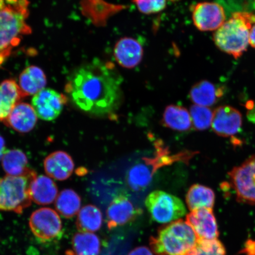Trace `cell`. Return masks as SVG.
I'll return each mask as SVG.
<instances>
[{"instance_id": "obj_1", "label": "cell", "mask_w": 255, "mask_h": 255, "mask_svg": "<svg viewBox=\"0 0 255 255\" xmlns=\"http://www.w3.org/2000/svg\"><path fill=\"white\" fill-rule=\"evenodd\" d=\"M123 82L113 63L95 59L73 73L66 92L81 110L106 116L113 113L120 104Z\"/></svg>"}, {"instance_id": "obj_2", "label": "cell", "mask_w": 255, "mask_h": 255, "mask_svg": "<svg viewBox=\"0 0 255 255\" xmlns=\"http://www.w3.org/2000/svg\"><path fill=\"white\" fill-rule=\"evenodd\" d=\"M28 14V0H9L0 9V66L23 37L31 33Z\"/></svg>"}, {"instance_id": "obj_3", "label": "cell", "mask_w": 255, "mask_h": 255, "mask_svg": "<svg viewBox=\"0 0 255 255\" xmlns=\"http://www.w3.org/2000/svg\"><path fill=\"white\" fill-rule=\"evenodd\" d=\"M255 14L236 12L213 34V41L219 49L238 59L248 49Z\"/></svg>"}, {"instance_id": "obj_4", "label": "cell", "mask_w": 255, "mask_h": 255, "mask_svg": "<svg viewBox=\"0 0 255 255\" xmlns=\"http://www.w3.org/2000/svg\"><path fill=\"white\" fill-rule=\"evenodd\" d=\"M199 238L187 222L177 220L158 231L150 239L152 250L157 255H184L196 246Z\"/></svg>"}, {"instance_id": "obj_5", "label": "cell", "mask_w": 255, "mask_h": 255, "mask_svg": "<svg viewBox=\"0 0 255 255\" xmlns=\"http://www.w3.org/2000/svg\"><path fill=\"white\" fill-rule=\"evenodd\" d=\"M37 175L31 170L20 176L7 175L0 178V210L23 213L31 204L30 187Z\"/></svg>"}, {"instance_id": "obj_6", "label": "cell", "mask_w": 255, "mask_h": 255, "mask_svg": "<svg viewBox=\"0 0 255 255\" xmlns=\"http://www.w3.org/2000/svg\"><path fill=\"white\" fill-rule=\"evenodd\" d=\"M145 205L153 221L159 223L176 221L186 213L182 201L162 191H154L149 194Z\"/></svg>"}, {"instance_id": "obj_7", "label": "cell", "mask_w": 255, "mask_h": 255, "mask_svg": "<svg viewBox=\"0 0 255 255\" xmlns=\"http://www.w3.org/2000/svg\"><path fill=\"white\" fill-rule=\"evenodd\" d=\"M238 202L255 206V155L229 173Z\"/></svg>"}, {"instance_id": "obj_8", "label": "cell", "mask_w": 255, "mask_h": 255, "mask_svg": "<svg viewBox=\"0 0 255 255\" xmlns=\"http://www.w3.org/2000/svg\"><path fill=\"white\" fill-rule=\"evenodd\" d=\"M29 226L35 237L44 241L53 240L62 235L61 219L52 209L41 208L32 213Z\"/></svg>"}, {"instance_id": "obj_9", "label": "cell", "mask_w": 255, "mask_h": 255, "mask_svg": "<svg viewBox=\"0 0 255 255\" xmlns=\"http://www.w3.org/2000/svg\"><path fill=\"white\" fill-rule=\"evenodd\" d=\"M191 11L193 23L200 31L217 30L226 20L225 9L219 3L199 2L193 6Z\"/></svg>"}, {"instance_id": "obj_10", "label": "cell", "mask_w": 255, "mask_h": 255, "mask_svg": "<svg viewBox=\"0 0 255 255\" xmlns=\"http://www.w3.org/2000/svg\"><path fill=\"white\" fill-rule=\"evenodd\" d=\"M65 95L51 89H44L35 95L32 100V107L39 119L52 121L57 119L66 104Z\"/></svg>"}, {"instance_id": "obj_11", "label": "cell", "mask_w": 255, "mask_h": 255, "mask_svg": "<svg viewBox=\"0 0 255 255\" xmlns=\"http://www.w3.org/2000/svg\"><path fill=\"white\" fill-rule=\"evenodd\" d=\"M242 126V114L234 107L225 105L219 107L213 112L212 128L219 136H234L240 130Z\"/></svg>"}, {"instance_id": "obj_12", "label": "cell", "mask_w": 255, "mask_h": 255, "mask_svg": "<svg viewBox=\"0 0 255 255\" xmlns=\"http://www.w3.org/2000/svg\"><path fill=\"white\" fill-rule=\"evenodd\" d=\"M186 222L199 239L213 240L218 238V227L212 209L194 210L187 215Z\"/></svg>"}, {"instance_id": "obj_13", "label": "cell", "mask_w": 255, "mask_h": 255, "mask_svg": "<svg viewBox=\"0 0 255 255\" xmlns=\"http://www.w3.org/2000/svg\"><path fill=\"white\" fill-rule=\"evenodd\" d=\"M141 210L136 209L128 197L118 196L107 209V224L110 229L127 224L135 219Z\"/></svg>"}, {"instance_id": "obj_14", "label": "cell", "mask_w": 255, "mask_h": 255, "mask_svg": "<svg viewBox=\"0 0 255 255\" xmlns=\"http://www.w3.org/2000/svg\"><path fill=\"white\" fill-rule=\"evenodd\" d=\"M143 47L138 40L132 37H124L115 46V59L119 65L127 69L134 68L141 63Z\"/></svg>"}, {"instance_id": "obj_15", "label": "cell", "mask_w": 255, "mask_h": 255, "mask_svg": "<svg viewBox=\"0 0 255 255\" xmlns=\"http://www.w3.org/2000/svg\"><path fill=\"white\" fill-rule=\"evenodd\" d=\"M37 121V116L32 105L27 103H18L12 110L4 123L16 131L27 133L34 128Z\"/></svg>"}, {"instance_id": "obj_16", "label": "cell", "mask_w": 255, "mask_h": 255, "mask_svg": "<svg viewBox=\"0 0 255 255\" xmlns=\"http://www.w3.org/2000/svg\"><path fill=\"white\" fill-rule=\"evenodd\" d=\"M46 173L57 180L68 179L74 170L73 159L64 151H56L48 156L44 161Z\"/></svg>"}, {"instance_id": "obj_17", "label": "cell", "mask_w": 255, "mask_h": 255, "mask_svg": "<svg viewBox=\"0 0 255 255\" xmlns=\"http://www.w3.org/2000/svg\"><path fill=\"white\" fill-rule=\"evenodd\" d=\"M31 200L39 205H47L55 202L58 190L55 182L44 175H36L30 187Z\"/></svg>"}, {"instance_id": "obj_18", "label": "cell", "mask_w": 255, "mask_h": 255, "mask_svg": "<svg viewBox=\"0 0 255 255\" xmlns=\"http://www.w3.org/2000/svg\"><path fill=\"white\" fill-rule=\"evenodd\" d=\"M224 89L208 81L197 82L191 88L190 100L200 106L209 107L215 105L222 97Z\"/></svg>"}, {"instance_id": "obj_19", "label": "cell", "mask_w": 255, "mask_h": 255, "mask_svg": "<svg viewBox=\"0 0 255 255\" xmlns=\"http://www.w3.org/2000/svg\"><path fill=\"white\" fill-rule=\"evenodd\" d=\"M24 98L14 80H5L0 84V121L7 119L13 108Z\"/></svg>"}, {"instance_id": "obj_20", "label": "cell", "mask_w": 255, "mask_h": 255, "mask_svg": "<svg viewBox=\"0 0 255 255\" xmlns=\"http://www.w3.org/2000/svg\"><path fill=\"white\" fill-rule=\"evenodd\" d=\"M47 79L39 67L31 66L25 69L19 77V87L24 97L36 95L45 88Z\"/></svg>"}, {"instance_id": "obj_21", "label": "cell", "mask_w": 255, "mask_h": 255, "mask_svg": "<svg viewBox=\"0 0 255 255\" xmlns=\"http://www.w3.org/2000/svg\"><path fill=\"white\" fill-rule=\"evenodd\" d=\"M162 123L165 127L177 131H187L192 127L189 112L184 107L171 105L165 108Z\"/></svg>"}, {"instance_id": "obj_22", "label": "cell", "mask_w": 255, "mask_h": 255, "mask_svg": "<svg viewBox=\"0 0 255 255\" xmlns=\"http://www.w3.org/2000/svg\"><path fill=\"white\" fill-rule=\"evenodd\" d=\"M215 202L214 191L202 185H193L187 193L186 203L191 211L202 208L212 209Z\"/></svg>"}, {"instance_id": "obj_23", "label": "cell", "mask_w": 255, "mask_h": 255, "mask_svg": "<svg viewBox=\"0 0 255 255\" xmlns=\"http://www.w3.org/2000/svg\"><path fill=\"white\" fill-rule=\"evenodd\" d=\"M2 165L5 173L12 176L26 174L31 169L28 167V159L20 149L7 151L2 159Z\"/></svg>"}, {"instance_id": "obj_24", "label": "cell", "mask_w": 255, "mask_h": 255, "mask_svg": "<svg viewBox=\"0 0 255 255\" xmlns=\"http://www.w3.org/2000/svg\"><path fill=\"white\" fill-rule=\"evenodd\" d=\"M103 224V215L97 206L87 205L80 210L76 220V226L81 232H97Z\"/></svg>"}, {"instance_id": "obj_25", "label": "cell", "mask_w": 255, "mask_h": 255, "mask_svg": "<svg viewBox=\"0 0 255 255\" xmlns=\"http://www.w3.org/2000/svg\"><path fill=\"white\" fill-rule=\"evenodd\" d=\"M72 245L75 255H98L100 253V239L92 233L76 234L73 238Z\"/></svg>"}, {"instance_id": "obj_26", "label": "cell", "mask_w": 255, "mask_h": 255, "mask_svg": "<svg viewBox=\"0 0 255 255\" xmlns=\"http://www.w3.org/2000/svg\"><path fill=\"white\" fill-rule=\"evenodd\" d=\"M55 206L57 212L64 218H72L81 209V199L75 191L64 190L57 196Z\"/></svg>"}, {"instance_id": "obj_27", "label": "cell", "mask_w": 255, "mask_h": 255, "mask_svg": "<svg viewBox=\"0 0 255 255\" xmlns=\"http://www.w3.org/2000/svg\"><path fill=\"white\" fill-rule=\"evenodd\" d=\"M154 174L150 165L146 162L145 164H136L128 173V184L133 190H142L150 183Z\"/></svg>"}, {"instance_id": "obj_28", "label": "cell", "mask_w": 255, "mask_h": 255, "mask_svg": "<svg viewBox=\"0 0 255 255\" xmlns=\"http://www.w3.org/2000/svg\"><path fill=\"white\" fill-rule=\"evenodd\" d=\"M224 246L218 239H199L195 247L184 255H225Z\"/></svg>"}, {"instance_id": "obj_29", "label": "cell", "mask_w": 255, "mask_h": 255, "mask_svg": "<svg viewBox=\"0 0 255 255\" xmlns=\"http://www.w3.org/2000/svg\"><path fill=\"white\" fill-rule=\"evenodd\" d=\"M190 116L193 127L197 130H205L212 126L213 112L209 107L194 105L190 108Z\"/></svg>"}, {"instance_id": "obj_30", "label": "cell", "mask_w": 255, "mask_h": 255, "mask_svg": "<svg viewBox=\"0 0 255 255\" xmlns=\"http://www.w3.org/2000/svg\"><path fill=\"white\" fill-rule=\"evenodd\" d=\"M138 10L144 14L157 13L166 7L167 0H132Z\"/></svg>"}, {"instance_id": "obj_31", "label": "cell", "mask_w": 255, "mask_h": 255, "mask_svg": "<svg viewBox=\"0 0 255 255\" xmlns=\"http://www.w3.org/2000/svg\"><path fill=\"white\" fill-rule=\"evenodd\" d=\"M242 253L246 255H255V241H247Z\"/></svg>"}, {"instance_id": "obj_32", "label": "cell", "mask_w": 255, "mask_h": 255, "mask_svg": "<svg viewBox=\"0 0 255 255\" xmlns=\"http://www.w3.org/2000/svg\"><path fill=\"white\" fill-rule=\"evenodd\" d=\"M128 255H153L151 251L145 247L136 248Z\"/></svg>"}, {"instance_id": "obj_33", "label": "cell", "mask_w": 255, "mask_h": 255, "mask_svg": "<svg viewBox=\"0 0 255 255\" xmlns=\"http://www.w3.org/2000/svg\"><path fill=\"white\" fill-rule=\"evenodd\" d=\"M6 152H7V150L5 148V140L0 135V160L4 157Z\"/></svg>"}, {"instance_id": "obj_34", "label": "cell", "mask_w": 255, "mask_h": 255, "mask_svg": "<svg viewBox=\"0 0 255 255\" xmlns=\"http://www.w3.org/2000/svg\"><path fill=\"white\" fill-rule=\"evenodd\" d=\"M250 44L255 49V24L252 27L250 31Z\"/></svg>"}, {"instance_id": "obj_35", "label": "cell", "mask_w": 255, "mask_h": 255, "mask_svg": "<svg viewBox=\"0 0 255 255\" xmlns=\"http://www.w3.org/2000/svg\"><path fill=\"white\" fill-rule=\"evenodd\" d=\"M8 1L9 0H0V9L4 7Z\"/></svg>"}, {"instance_id": "obj_36", "label": "cell", "mask_w": 255, "mask_h": 255, "mask_svg": "<svg viewBox=\"0 0 255 255\" xmlns=\"http://www.w3.org/2000/svg\"><path fill=\"white\" fill-rule=\"evenodd\" d=\"M66 255H75V254H73L72 251H68L66 252Z\"/></svg>"}, {"instance_id": "obj_37", "label": "cell", "mask_w": 255, "mask_h": 255, "mask_svg": "<svg viewBox=\"0 0 255 255\" xmlns=\"http://www.w3.org/2000/svg\"><path fill=\"white\" fill-rule=\"evenodd\" d=\"M170 1H171L172 2H175V1H179V0H170Z\"/></svg>"}, {"instance_id": "obj_38", "label": "cell", "mask_w": 255, "mask_h": 255, "mask_svg": "<svg viewBox=\"0 0 255 255\" xmlns=\"http://www.w3.org/2000/svg\"><path fill=\"white\" fill-rule=\"evenodd\" d=\"M254 1H255V0H254Z\"/></svg>"}]
</instances>
